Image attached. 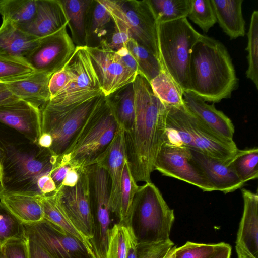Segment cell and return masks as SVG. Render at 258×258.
Instances as JSON below:
<instances>
[{
	"mask_svg": "<svg viewBox=\"0 0 258 258\" xmlns=\"http://www.w3.org/2000/svg\"><path fill=\"white\" fill-rule=\"evenodd\" d=\"M133 83L135 116L124 131L126 159L137 183L151 182L156 159L166 141V107L144 76L138 74Z\"/></svg>",
	"mask_w": 258,
	"mask_h": 258,
	"instance_id": "obj_1",
	"label": "cell"
},
{
	"mask_svg": "<svg viewBox=\"0 0 258 258\" xmlns=\"http://www.w3.org/2000/svg\"><path fill=\"white\" fill-rule=\"evenodd\" d=\"M4 154L1 163L0 191L48 197L57 190L50 177L58 157L48 148L28 142L0 140Z\"/></svg>",
	"mask_w": 258,
	"mask_h": 258,
	"instance_id": "obj_2",
	"label": "cell"
},
{
	"mask_svg": "<svg viewBox=\"0 0 258 258\" xmlns=\"http://www.w3.org/2000/svg\"><path fill=\"white\" fill-rule=\"evenodd\" d=\"M238 79L231 57L219 41L202 35L192 47L189 64V91L206 102L230 98Z\"/></svg>",
	"mask_w": 258,
	"mask_h": 258,
	"instance_id": "obj_3",
	"label": "cell"
},
{
	"mask_svg": "<svg viewBox=\"0 0 258 258\" xmlns=\"http://www.w3.org/2000/svg\"><path fill=\"white\" fill-rule=\"evenodd\" d=\"M120 126L104 96L55 167L68 165L77 171L97 164L109 149Z\"/></svg>",
	"mask_w": 258,
	"mask_h": 258,
	"instance_id": "obj_4",
	"label": "cell"
},
{
	"mask_svg": "<svg viewBox=\"0 0 258 258\" xmlns=\"http://www.w3.org/2000/svg\"><path fill=\"white\" fill-rule=\"evenodd\" d=\"M175 220L158 188L152 182L139 186L132 206L127 227L138 245L158 244L170 240Z\"/></svg>",
	"mask_w": 258,
	"mask_h": 258,
	"instance_id": "obj_5",
	"label": "cell"
},
{
	"mask_svg": "<svg viewBox=\"0 0 258 258\" xmlns=\"http://www.w3.org/2000/svg\"><path fill=\"white\" fill-rule=\"evenodd\" d=\"M166 107V143L183 146L223 161L232 158L238 150L233 140H226L215 133L184 105Z\"/></svg>",
	"mask_w": 258,
	"mask_h": 258,
	"instance_id": "obj_6",
	"label": "cell"
},
{
	"mask_svg": "<svg viewBox=\"0 0 258 258\" xmlns=\"http://www.w3.org/2000/svg\"><path fill=\"white\" fill-rule=\"evenodd\" d=\"M202 34L187 18L158 23L162 64L183 91H189V64L192 49Z\"/></svg>",
	"mask_w": 258,
	"mask_h": 258,
	"instance_id": "obj_7",
	"label": "cell"
},
{
	"mask_svg": "<svg viewBox=\"0 0 258 258\" xmlns=\"http://www.w3.org/2000/svg\"><path fill=\"white\" fill-rule=\"evenodd\" d=\"M104 96L66 107L55 106L48 102L41 109V133L51 136L49 149L54 155L58 158L64 153Z\"/></svg>",
	"mask_w": 258,
	"mask_h": 258,
	"instance_id": "obj_8",
	"label": "cell"
},
{
	"mask_svg": "<svg viewBox=\"0 0 258 258\" xmlns=\"http://www.w3.org/2000/svg\"><path fill=\"white\" fill-rule=\"evenodd\" d=\"M102 1L113 22L126 28L132 39L161 62L158 40V23L149 1Z\"/></svg>",
	"mask_w": 258,
	"mask_h": 258,
	"instance_id": "obj_9",
	"label": "cell"
},
{
	"mask_svg": "<svg viewBox=\"0 0 258 258\" xmlns=\"http://www.w3.org/2000/svg\"><path fill=\"white\" fill-rule=\"evenodd\" d=\"M69 61L74 73L73 80L48 101L50 104L66 107L103 94L87 46H76Z\"/></svg>",
	"mask_w": 258,
	"mask_h": 258,
	"instance_id": "obj_10",
	"label": "cell"
},
{
	"mask_svg": "<svg viewBox=\"0 0 258 258\" xmlns=\"http://www.w3.org/2000/svg\"><path fill=\"white\" fill-rule=\"evenodd\" d=\"M23 224L25 235L34 239L52 258H96L85 242L44 219Z\"/></svg>",
	"mask_w": 258,
	"mask_h": 258,
	"instance_id": "obj_11",
	"label": "cell"
},
{
	"mask_svg": "<svg viewBox=\"0 0 258 258\" xmlns=\"http://www.w3.org/2000/svg\"><path fill=\"white\" fill-rule=\"evenodd\" d=\"M73 186L61 185L54 194L55 202L76 229L89 241L93 237L89 177L87 169L78 171Z\"/></svg>",
	"mask_w": 258,
	"mask_h": 258,
	"instance_id": "obj_12",
	"label": "cell"
},
{
	"mask_svg": "<svg viewBox=\"0 0 258 258\" xmlns=\"http://www.w3.org/2000/svg\"><path fill=\"white\" fill-rule=\"evenodd\" d=\"M154 170L195 185L203 191H215L186 147L165 143L156 159Z\"/></svg>",
	"mask_w": 258,
	"mask_h": 258,
	"instance_id": "obj_13",
	"label": "cell"
},
{
	"mask_svg": "<svg viewBox=\"0 0 258 258\" xmlns=\"http://www.w3.org/2000/svg\"><path fill=\"white\" fill-rule=\"evenodd\" d=\"M76 47L66 26L53 34L40 38L26 61L35 71L52 75L67 63Z\"/></svg>",
	"mask_w": 258,
	"mask_h": 258,
	"instance_id": "obj_14",
	"label": "cell"
},
{
	"mask_svg": "<svg viewBox=\"0 0 258 258\" xmlns=\"http://www.w3.org/2000/svg\"><path fill=\"white\" fill-rule=\"evenodd\" d=\"M87 49L105 96L133 82L138 74L125 67L117 52L104 41L97 47Z\"/></svg>",
	"mask_w": 258,
	"mask_h": 258,
	"instance_id": "obj_15",
	"label": "cell"
},
{
	"mask_svg": "<svg viewBox=\"0 0 258 258\" xmlns=\"http://www.w3.org/2000/svg\"><path fill=\"white\" fill-rule=\"evenodd\" d=\"M110 187L104 180H97L90 187L93 237L91 240L96 258H105L110 234L112 213L110 208Z\"/></svg>",
	"mask_w": 258,
	"mask_h": 258,
	"instance_id": "obj_16",
	"label": "cell"
},
{
	"mask_svg": "<svg viewBox=\"0 0 258 258\" xmlns=\"http://www.w3.org/2000/svg\"><path fill=\"white\" fill-rule=\"evenodd\" d=\"M0 122L37 144L41 134V109L17 98L0 105Z\"/></svg>",
	"mask_w": 258,
	"mask_h": 258,
	"instance_id": "obj_17",
	"label": "cell"
},
{
	"mask_svg": "<svg viewBox=\"0 0 258 258\" xmlns=\"http://www.w3.org/2000/svg\"><path fill=\"white\" fill-rule=\"evenodd\" d=\"M243 212L236 240L237 258H258V195L241 189Z\"/></svg>",
	"mask_w": 258,
	"mask_h": 258,
	"instance_id": "obj_18",
	"label": "cell"
},
{
	"mask_svg": "<svg viewBox=\"0 0 258 258\" xmlns=\"http://www.w3.org/2000/svg\"><path fill=\"white\" fill-rule=\"evenodd\" d=\"M189 150L193 160L215 190L226 194L240 189L245 184L236 173L231 159L223 161L193 149Z\"/></svg>",
	"mask_w": 258,
	"mask_h": 258,
	"instance_id": "obj_19",
	"label": "cell"
},
{
	"mask_svg": "<svg viewBox=\"0 0 258 258\" xmlns=\"http://www.w3.org/2000/svg\"><path fill=\"white\" fill-rule=\"evenodd\" d=\"M124 132L119 127L109 149L97 163L107 172L110 182V208L117 219L122 171L126 158Z\"/></svg>",
	"mask_w": 258,
	"mask_h": 258,
	"instance_id": "obj_20",
	"label": "cell"
},
{
	"mask_svg": "<svg viewBox=\"0 0 258 258\" xmlns=\"http://www.w3.org/2000/svg\"><path fill=\"white\" fill-rule=\"evenodd\" d=\"M36 4L32 20L18 28L40 39L67 26L68 21L60 0H36Z\"/></svg>",
	"mask_w": 258,
	"mask_h": 258,
	"instance_id": "obj_21",
	"label": "cell"
},
{
	"mask_svg": "<svg viewBox=\"0 0 258 258\" xmlns=\"http://www.w3.org/2000/svg\"><path fill=\"white\" fill-rule=\"evenodd\" d=\"M52 75L40 72L1 81L15 97L41 109L50 99L49 82Z\"/></svg>",
	"mask_w": 258,
	"mask_h": 258,
	"instance_id": "obj_22",
	"label": "cell"
},
{
	"mask_svg": "<svg viewBox=\"0 0 258 258\" xmlns=\"http://www.w3.org/2000/svg\"><path fill=\"white\" fill-rule=\"evenodd\" d=\"M184 104L187 109L206 126L220 137L233 140L234 126L231 119L213 104H209L190 91L183 93Z\"/></svg>",
	"mask_w": 258,
	"mask_h": 258,
	"instance_id": "obj_23",
	"label": "cell"
},
{
	"mask_svg": "<svg viewBox=\"0 0 258 258\" xmlns=\"http://www.w3.org/2000/svg\"><path fill=\"white\" fill-rule=\"evenodd\" d=\"M39 39L12 23L3 21L0 26V56L27 62Z\"/></svg>",
	"mask_w": 258,
	"mask_h": 258,
	"instance_id": "obj_24",
	"label": "cell"
},
{
	"mask_svg": "<svg viewBox=\"0 0 258 258\" xmlns=\"http://www.w3.org/2000/svg\"><path fill=\"white\" fill-rule=\"evenodd\" d=\"M217 22L224 32L231 39L243 37L245 21L242 6L243 0H211Z\"/></svg>",
	"mask_w": 258,
	"mask_h": 258,
	"instance_id": "obj_25",
	"label": "cell"
},
{
	"mask_svg": "<svg viewBox=\"0 0 258 258\" xmlns=\"http://www.w3.org/2000/svg\"><path fill=\"white\" fill-rule=\"evenodd\" d=\"M0 202L23 223L44 219L40 197L0 191Z\"/></svg>",
	"mask_w": 258,
	"mask_h": 258,
	"instance_id": "obj_26",
	"label": "cell"
},
{
	"mask_svg": "<svg viewBox=\"0 0 258 258\" xmlns=\"http://www.w3.org/2000/svg\"><path fill=\"white\" fill-rule=\"evenodd\" d=\"M111 24L112 17L102 1L92 0L87 13L86 46H98L113 30L110 29Z\"/></svg>",
	"mask_w": 258,
	"mask_h": 258,
	"instance_id": "obj_27",
	"label": "cell"
},
{
	"mask_svg": "<svg viewBox=\"0 0 258 258\" xmlns=\"http://www.w3.org/2000/svg\"><path fill=\"white\" fill-rule=\"evenodd\" d=\"M76 46H86L87 13L92 0H60Z\"/></svg>",
	"mask_w": 258,
	"mask_h": 258,
	"instance_id": "obj_28",
	"label": "cell"
},
{
	"mask_svg": "<svg viewBox=\"0 0 258 258\" xmlns=\"http://www.w3.org/2000/svg\"><path fill=\"white\" fill-rule=\"evenodd\" d=\"M120 127L124 132L133 124L135 116L133 83L128 84L105 96Z\"/></svg>",
	"mask_w": 258,
	"mask_h": 258,
	"instance_id": "obj_29",
	"label": "cell"
},
{
	"mask_svg": "<svg viewBox=\"0 0 258 258\" xmlns=\"http://www.w3.org/2000/svg\"><path fill=\"white\" fill-rule=\"evenodd\" d=\"M149 82L154 93L165 105L179 107L184 105L183 90L164 68Z\"/></svg>",
	"mask_w": 258,
	"mask_h": 258,
	"instance_id": "obj_30",
	"label": "cell"
},
{
	"mask_svg": "<svg viewBox=\"0 0 258 258\" xmlns=\"http://www.w3.org/2000/svg\"><path fill=\"white\" fill-rule=\"evenodd\" d=\"M36 5V0H0V14L3 21L19 27L32 20Z\"/></svg>",
	"mask_w": 258,
	"mask_h": 258,
	"instance_id": "obj_31",
	"label": "cell"
},
{
	"mask_svg": "<svg viewBox=\"0 0 258 258\" xmlns=\"http://www.w3.org/2000/svg\"><path fill=\"white\" fill-rule=\"evenodd\" d=\"M158 23L187 18L192 0H148Z\"/></svg>",
	"mask_w": 258,
	"mask_h": 258,
	"instance_id": "obj_32",
	"label": "cell"
},
{
	"mask_svg": "<svg viewBox=\"0 0 258 258\" xmlns=\"http://www.w3.org/2000/svg\"><path fill=\"white\" fill-rule=\"evenodd\" d=\"M54 193L48 197H40L44 219L82 240L93 249L90 241L76 229L57 205L54 199Z\"/></svg>",
	"mask_w": 258,
	"mask_h": 258,
	"instance_id": "obj_33",
	"label": "cell"
},
{
	"mask_svg": "<svg viewBox=\"0 0 258 258\" xmlns=\"http://www.w3.org/2000/svg\"><path fill=\"white\" fill-rule=\"evenodd\" d=\"M126 48L136 61L139 74L150 82L162 71L163 67L161 61L147 49L131 38Z\"/></svg>",
	"mask_w": 258,
	"mask_h": 258,
	"instance_id": "obj_34",
	"label": "cell"
},
{
	"mask_svg": "<svg viewBox=\"0 0 258 258\" xmlns=\"http://www.w3.org/2000/svg\"><path fill=\"white\" fill-rule=\"evenodd\" d=\"M139 186L134 180L125 158L123 166L117 223L127 226L133 200Z\"/></svg>",
	"mask_w": 258,
	"mask_h": 258,
	"instance_id": "obj_35",
	"label": "cell"
},
{
	"mask_svg": "<svg viewBox=\"0 0 258 258\" xmlns=\"http://www.w3.org/2000/svg\"><path fill=\"white\" fill-rule=\"evenodd\" d=\"M230 162L239 178L244 183L258 177L257 147L237 151Z\"/></svg>",
	"mask_w": 258,
	"mask_h": 258,
	"instance_id": "obj_36",
	"label": "cell"
},
{
	"mask_svg": "<svg viewBox=\"0 0 258 258\" xmlns=\"http://www.w3.org/2000/svg\"><path fill=\"white\" fill-rule=\"evenodd\" d=\"M248 42L246 50L248 52V68L245 74L258 89V11H254L247 34Z\"/></svg>",
	"mask_w": 258,
	"mask_h": 258,
	"instance_id": "obj_37",
	"label": "cell"
},
{
	"mask_svg": "<svg viewBox=\"0 0 258 258\" xmlns=\"http://www.w3.org/2000/svg\"><path fill=\"white\" fill-rule=\"evenodd\" d=\"M187 17L204 33H207L217 22L211 0H192Z\"/></svg>",
	"mask_w": 258,
	"mask_h": 258,
	"instance_id": "obj_38",
	"label": "cell"
},
{
	"mask_svg": "<svg viewBox=\"0 0 258 258\" xmlns=\"http://www.w3.org/2000/svg\"><path fill=\"white\" fill-rule=\"evenodd\" d=\"M13 238H26L23 224L0 202V247Z\"/></svg>",
	"mask_w": 258,
	"mask_h": 258,
	"instance_id": "obj_39",
	"label": "cell"
},
{
	"mask_svg": "<svg viewBox=\"0 0 258 258\" xmlns=\"http://www.w3.org/2000/svg\"><path fill=\"white\" fill-rule=\"evenodd\" d=\"M127 227L115 223L111 227L105 258H125Z\"/></svg>",
	"mask_w": 258,
	"mask_h": 258,
	"instance_id": "obj_40",
	"label": "cell"
},
{
	"mask_svg": "<svg viewBox=\"0 0 258 258\" xmlns=\"http://www.w3.org/2000/svg\"><path fill=\"white\" fill-rule=\"evenodd\" d=\"M221 242L205 244L187 241L176 247L175 258H211L221 245Z\"/></svg>",
	"mask_w": 258,
	"mask_h": 258,
	"instance_id": "obj_41",
	"label": "cell"
},
{
	"mask_svg": "<svg viewBox=\"0 0 258 258\" xmlns=\"http://www.w3.org/2000/svg\"><path fill=\"white\" fill-rule=\"evenodd\" d=\"M34 71L26 61L0 56V81L27 75Z\"/></svg>",
	"mask_w": 258,
	"mask_h": 258,
	"instance_id": "obj_42",
	"label": "cell"
},
{
	"mask_svg": "<svg viewBox=\"0 0 258 258\" xmlns=\"http://www.w3.org/2000/svg\"><path fill=\"white\" fill-rule=\"evenodd\" d=\"M74 75V71L69 60L61 69L52 75L49 82L50 100L69 85Z\"/></svg>",
	"mask_w": 258,
	"mask_h": 258,
	"instance_id": "obj_43",
	"label": "cell"
},
{
	"mask_svg": "<svg viewBox=\"0 0 258 258\" xmlns=\"http://www.w3.org/2000/svg\"><path fill=\"white\" fill-rule=\"evenodd\" d=\"M113 28L108 37L103 40L111 50L117 51L126 47L131 38L128 31L120 24L113 22Z\"/></svg>",
	"mask_w": 258,
	"mask_h": 258,
	"instance_id": "obj_44",
	"label": "cell"
},
{
	"mask_svg": "<svg viewBox=\"0 0 258 258\" xmlns=\"http://www.w3.org/2000/svg\"><path fill=\"white\" fill-rule=\"evenodd\" d=\"M6 258H28L26 238H13L1 247Z\"/></svg>",
	"mask_w": 258,
	"mask_h": 258,
	"instance_id": "obj_45",
	"label": "cell"
},
{
	"mask_svg": "<svg viewBox=\"0 0 258 258\" xmlns=\"http://www.w3.org/2000/svg\"><path fill=\"white\" fill-rule=\"evenodd\" d=\"M174 243L169 241L152 245H138L139 258H163Z\"/></svg>",
	"mask_w": 258,
	"mask_h": 258,
	"instance_id": "obj_46",
	"label": "cell"
},
{
	"mask_svg": "<svg viewBox=\"0 0 258 258\" xmlns=\"http://www.w3.org/2000/svg\"><path fill=\"white\" fill-rule=\"evenodd\" d=\"M27 242L28 258H52L34 239L25 235Z\"/></svg>",
	"mask_w": 258,
	"mask_h": 258,
	"instance_id": "obj_47",
	"label": "cell"
},
{
	"mask_svg": "<svg viewBox=\"0 0 258 258\" xmlns=\"http://www.w3.org/2000/svg\"><path fill=\"white\" fill-rule=\"evenodd\" d=\"M116 52L125 67L137 74H139L138 64L126 47L122 48Z\"/></svg>",
	"mask_w": 258,
	"mask_h": 258,
	"instance_id": "obj_48",
	"label": "cell"
},
{
	"mask_svg": "<svg viewBox=\"0 0 258 258\" xmlns=\"http://www.w3.org/2000/svg\"><path fill=\"white\" fill-rule=\"evenodd\" d=\"M71 168L68 165L54 167L52 170L50 177L54 182L57 189L61 185L68 172Z\"/></svg>",
	"mask_w": 258,
	"mask_h": 258,
	"instance_id": "obj_49",
	"label": "cell"
},
{
	"mask_svg": "<svg viewBox=\"0 0 258 258\" xmlns=\"http://www.w3.org/2000/svg\"><path fill=\"white\" fill-rule=\"evenodd\" d=\"M125 258H139L137 240L132 231L128 227Z\"/></svg>",
	"mask_w": 258,
	"mask_h": 258,
	"instance_id": "obj_50",
	"label": "cell"
},
{
	"mask_svg": "<svg viewBox=\"0 0 258 258\" xmlns=\"http://www.w3.org/2000/svg\"><path fill=\"white\" fill-rule=\"evenodd\" d=\"M232 248L228 243L221 242V245L211 258H230Z\"/></svg>",
	"mask_w": 258,
	"mask_h": 258,
	"instance_id": "obj_51",
	"label": "cell"
},
{
	"mask_svg": "<svg viewBox=\"0 0 258 258\" xmlns=\"http://www.w3.org/2000/svg\"><path fill=\"white\" fill-rule=\"evenodd\" d=\"M79 174L77 171L71 168L68 172L61 185L68 186H74L78 182Z\"/></svg>",
	"mask_w": 258,
	"mask_h": 258,
	"instance_id": "obj_52",
	"label": "cell"
},
{
	"mask_svg": "<svg viewBox=\"0 0 258 258\" xmlns=\"http://www.w3.org/2000/svg\"><path fill=\"white\" fill-rule=\"evenodd\" d=\"M17 98L9 91L4 83L0 82V105Z\"/></svg>",
	"mask_w": 258,
	"mask_h": 258,
	"instance_id": "obj_53",
	"label": "cell"
},
{
	"mask_svg": "<svg viewBox=\"0 0 258 258\" xmlns=\"http://www.w3.org/2000/svg\"><path fill=\"white\" fill-rule=\"evenodd\" d=\"M37 144L41 147L49 149L52 144V138L49 134L42 133Z\"/></svg>",
	"mask_w": 258,
	"mask_h": 258,
	"instance_id": "obj_54",
	"label": "cell"
},
{
	"mask_svg": "<svg viewBox=\"0 0 258 258\" xmlns=\"http://www.w3.org/2000/svg\"><path fill=\"white\" fill-rule=\"evenodd\" d=\"M176 247L175 245L172 247L163 258H175V250Z\"/></svg>",
	"mask_w": 258,
	"mask_h": 258,
	"instance_id": "obj_55",
	"label": "cell"
},
{
	"mask_svg": "<svg viewBox=\"0 0 258 258\" xmlns=\"http://www.w3.org/2000/svg\"><path fill=\"white\" fill-rule=\"evenodd\" d=\"M3 154H4L3 150V148L0 144V168H1V163L2 158L3 157Z\"/></svg>",
	"mask_w": 258,
	"mask_h": 258,
	"instance_id": "obj_56",
	"label": "cell"
},
{
	"mask_svg": "<svg viewBox=\"0 0 258 258\" xmlns=\"http://www.w3.org/2000/svg\"><path fill=\"white\" fill-rule=\"evenodd\" d=\"M0 258H6L5 256L0 248Z\"/></svg>",
	"mask_w": 258,
	"mask_h": 258,
	"instance_id": "obj_57",
	"label": "cell"
},
{
	"mask_svg": "<svg viewBox=\"0 0 258 258\" xmlns=\"http://www.w3.org/2000/svg\"><path fill=\"white\" fill-rule=\"evenodd\" d=\"M1 179V168H0V181Z\"/></svg>",
	"mask_w": 258,
	"mask_h": 258,
	"instance_id": "obj_58",
	"label": "cell"
}]
</instances>
